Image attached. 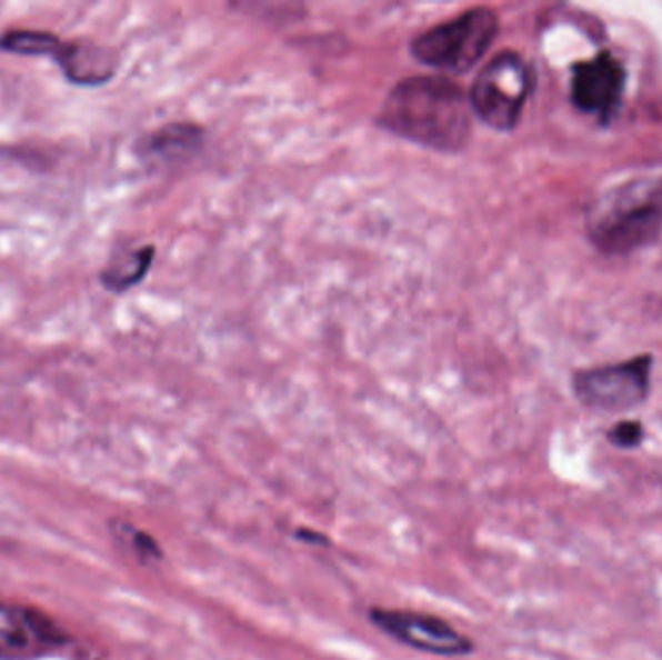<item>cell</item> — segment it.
<instances>
[{
    "label": "cell",
    "mask_w": 662,
    "mask_h": 660,
    "mask_svg": "<svg viewBox=\"0 0 662 660\" xmlns=\"http://www.w3.org/2000/svg\"><path fill=\"white\" fill-rule=\"evenodd\" d=\"M378 124L430 150L455 153L469 140L471 106L452 80L414 76L390 91Z\"/></svg>",
    "instance_id": "obj_1"
},
{
    "label": "cell",
    "mask_w": 662,
    "mask_h": 660,
    "mask_svg": "<svg viewBox=\"0 0 662 660\" xmlns=\"http://www.w3.org/2000/svg\"><path fill=\"white\" fill-rule=\"evenodd\" d=\"M588 231L606 254H630L649 247L662 233V187L638 180L614 188L591 208Z\"/></svg>",
    "instance_id": "obj_2"
},
{
    "label": "cell",
    "mask_w": 662,
    "mask_h": 660,
    "mask_svg": "<svg viewBox=\"0 0 662 660\" xmlns=\"http://www.w3.org/2000/svg\"><path fill=\"white\" fill-rule=\"evenodd\" d=\"M0 53L47 57L59 67L64 80L78 88H101L117 72V59L103 47L62 39L47 30L10 28L0 36Z\"/></svg>",
    "instance_id": "obj_3"
},
{
    "label": "cell",
    "mask_w": 662,
    "mask_h": 660,
    "mask_svg": "<svg viewBox=\"0 0 662 660\" xmlns=\"http://www.w3.org/2000/svg\"><path fill=\"white\" fill-rule=\"evenodd\" d=\"M498 28L494 10L473 8L421 33L411 43V53L421 64L461 74L487 54L496 39Z\"/></svg>",
    "instance_id": "obj_4"
},
{
    "label": "cell",
    "mask_w": 662,
    "mask_h": 660,
    "mask_svg": "<svg viewBox=\"0 0 662 660\" xmlns=\"http://www.w3.org/2000/svg\"><path fill=\"white\" fill-rule=\"evenodd\" d=\"M531 91L528 62L513 51L490 60L474 80L469 106L479 119L498 132H508L520 122Z\"/></svg>",
    "instance_id": "obj_5"
},
{
    "label": "cell",
    "mask_w": 662,
    "mask_h": 660,
    "mask_svg": "<svg viewBox=\"0 0 662 660\" xmlns=\"http://www.w3.org/2000/svg\"><path fill=\"white\" fill-rule=\"evenodd\" d=\"M651 390V357L609 367L589 368L573 376V393L581 406L602 413H625L643 406Z\"/></svg>",
    "instance_id": "obj_6"
},
{
    "label": "cell",
    "mask_w": 662,
    "mask_h": 660,
    "mask_svg": "<svg viewBox=\"0 0 662 660\" xmlns=\"http://www.w3.org/2000/svg\"><path fill=\"white\" fill-rule=\"evenodd\" d=\"M370 620L377 628L401 641L403 646L438 654V657H465L473 653V641L455 630L452 623L438 616L413 610H385L372 608Z\"/></svg>",
    "instance_id": "obj_7"
},
{
    "label": "cell",
    "mask_w": 662,
    "mask_h": 660,
    "mask_svg": "<svg viewBox=\"0 0 662 660\" xmlns=\"http://www.w3.org/2000/svg\"><path fill=\"white\" fill-rule=\"evenodd\" d=\"M625 72L620 60L610 53L573 68L572 99L580 111L596 117H609L616 109L624 91Z\"/></svg>",
    "instance_id": "obj_8"
},
{
    "label": "cell",
    "mask_w": 662,
    "mask_h": 660,
    "mask_svg": "<svg viewBox=\"0 0 662 660\" xmlns=\"http://www.w3.org/2000/svg\"><path fill=\"white\" fill-rule=\"evenodd\" d=\"M202 143V128L189 122H173L143 136L138 142V156L158 166H174L197 156Z\"/></svg>",
    "instance_id": "obj_9"
},
{
    "label": "cell",
    "mask_w": 662,
    "mask_h": 660,
    "mask_svg": "<svg viewBox=\"0 0 662 660\" xmlns=\"http://www.w3.org/2000/svg\"><path fill=\"white\" fill-rule=\"evenodd\" d=\"M59 641V631L46 618L23 608L0 604V643L28 649Z\"/></svg>",
    "instance_id": "obj_10"
},
{
    "label": "cell",
    "mask_w": 662,
    "mask_h": 660,
    "mask_svg": "<svg viewBox=\"0 0 662 660\" xmlns=\"http://www.w3.org/2000/svg\"><path fill=\"white\" fill-rule=\"evenodd\" d=\"M156 258V247L134 248L122 250L114 254L103 270L99 271V283L113 294L129 293L130 289L142 283L143 278L151 270Z\"/></svg>",
    "instance_id": "obj_11"
},
{
    "label": "cell",
    "mask_w": 662,
    "mask_h": 660,
    "mask_svg": "<svg viewBox=\"0 0 662 660\" xmlns=\"http://www.w3.org/2000/svg\"><path fill=\"white\" fill-rule=\"evenodd\" d=\"M609 442L618 450H635L640 448L645 430L640 420H622L609 430Z\"/></svg>",
    "instance_id": "obj_12"
}]
</instances>
